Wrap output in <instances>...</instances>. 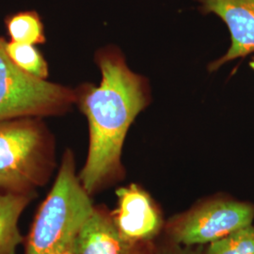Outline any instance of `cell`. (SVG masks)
<instances>
[{"label": "cell", "instance_id": "1", "mask_svg": "<svg viewBox=\"0 0 254 254\" xmlns=\"http://www.w3.org/2000/svg\"><path fill=\"white\" fill-rule=\"evenodd\" d=\"M96 61L102 73L100 86H88L77 93L90 127L89 154L79 179L90 195L121 175L127 131L150 103L148 82L127 67L119 50H102Z\"/></svg>", "mask_w": 254, "mask_h": 254}, {"label": "cell", "instance_id": "2", "mask_svg": "<svg viewBox=\"0 0 254 254\" xmlns=\"http://www.w3.org/2000/svg\"><path fill=\"white\" fill-rule=\"evenodd\" d=\"M90 194L75 175L67 151L52 190L38 210L27 239L26 254H67L93 213Z\"/></svg>", "mask_w": 254, "mask_h": 254}, {"label": "cell", "instance_id": "3", "mask_svg": "<svg viewBox=\"0 0 254 254\" xmlns=\"http://www.w3.org/2000/svg\"><path fill=\"white\" fill-rule=\"evenodd\" d=\"M45 129L30 120L0 121V189L34 193L54 164Z\"/></svg>", "mask_w": 254, "mask_h": 254}, {"label": "cell", "instance_id": "4", "mask_svg": "<svg viewBox=\"0 0 254 254\" xmlns=\"http://www.w3.org/2000/svg\"><path fill=\"white\" fill-rule=\"evenodd\" d=\"M77 101V93L21 70L0 38V121L57 114Z\"/></svg>", "mask_w": 254, "mask_h": 254}, {"label": "cell", "instance_id": "5", "mask_svg": "<svg viewBox=\"0 0 254 254\" xmlns=\"http://www.w3.org/2000/svg\"><path fill=\"white\" fill-rule=\"evenodd\" d=\"M253 203L220 199L194 209L173 224L171 234L178 243L195 245L213 243L253 223Z\"/></svg>", "mask_w": 254, "mask_h": 254}, {"label": "cell", "instance_id": "6", "mask_svg": "<svg viewBox=\"0 0 254 254\" xmlns=\"http://www.w3.org/2000/svg\"><path fill=\"white\" fill-rule=\"evenodd\" d=\"M205 13H215L227 25L231 47L227 53L210 64L216 71L223 64L254 53V0H197Z\"/></svg>", "mask_w": 254, "mask_h": 254}, {"label": "cell", "instance_id": "7", "mask_svg": "<svg viewBox=\"0 0 254 254\" xmlns=\"http://www.w3.org/2000/svg\"><path fill=\"white\" fill-rule=\"evenodd\" d=\"M117 196L111 218L119 233L131 244L153 238L161 227V217L150 196L136 185L120 189Z\"/></svg>", "mask_w": 254, "mask_h": 254}, {"label": "cell", "instance_id": "8", "mask_svg": "<svg viewBox=\"0 0 254 254\" xmlns=\"http://www.w3.org/2000/svg\"><path fill=\"white\" fill-rule=\"evenodd\" d=\"M131 245L119 233L111 217L94 209L67 254H130Z\"/></svg>", "mask_w": 254, "mask_h": 254}, {"label": "cell", "instance_id": "9", "mask_svg": "<svg viewBox=\"0 0 254 254\" xmlns=\"http://www.w3.org/2000/svg\"><path fill=\"white\" fill-rule=\"evenodd\" d=\"M34 193L5 192L0 194V254H15L23 236L18 228L20 216Z\"/></svg>", "mask_w": 254, "mask_h": 254}, {"label": "cell", "instance_id": "10", "mask_svg": "<svg viewBox=\"0 0 254 254\" xmlns=\"http://www.w3.org/2000/svg\"><path fill=\"white\" fill-rule=\"evenodd\" d=\"M6 25L11 41L28 45L46 41L44 25L35 11H22L7 19Z\"/></svg>", "mask_w": 254, "mask_h": 254}, {"label": "cell", "instance_id": "11", "mask_svg": "<svg viewBox=\"0 0 254 254\" xmlns=\"http://www.w3.org/2000/svg\"><path fill=\"white\" fill-rule=\"evenodd\" d=\"M6 51L10 60L24 72L41 79L47 77V64L33 45L11 41L9 44L6 43Z\"/></svg>", "mask_w": 254, "mask_h": 254}, {"label": "cell", "instance_id": "12", "mask_svg": "<svg viewBox=\"0 0 254 254\" xmlns=\"http://www.w3.org/2000/svg\"><path fill=\"white\" fill-rule=\"evenodd\" d=\"M206 254H254V225H247L211 243Z\"/></svg>", "mask_w": 254, "mask_h": 254}, {"label": "cell", "instance_id": "13", "mask_svg": "<svg viewBox=\"0 0 254 254\" xmlns=\"http://www.w3.org/2000/svg\"><path fill=\"white\" fill-rule=\"evenodd\" d=\"M250 67L254 71V58L252 59V61H251V63H250Z\"/></svg>", "mask_w": 254, "mask_h": 254}, {"label": "cell", "instance_id": "14", "mask_svg": "<svg viewBox=\"0 0 254 254\" xmlns=\"http://www.w3.org/2000/svg\"></svg>", "mask_w": 254, "mask_h": 254}]
</instances>
